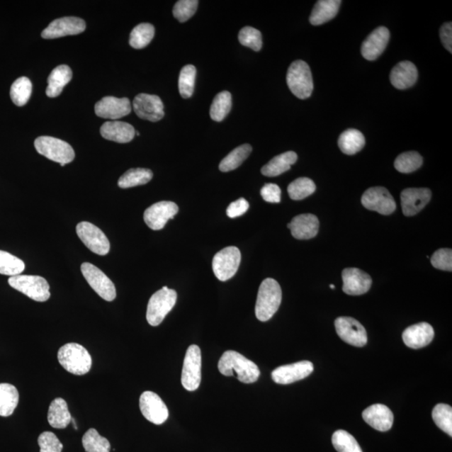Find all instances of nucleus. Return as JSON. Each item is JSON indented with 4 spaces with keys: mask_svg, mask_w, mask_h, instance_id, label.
Segmentation results:
<instances>
[{
    "mask_svg": "<svg viewBox=\"0 0 452 452\" xmlns=\"http://www.w3.org/2000/svg\"><path fill=\"white\" fill-rule=\"evenodd\" d=\"M219 371L225 376L237 375L244 384H252L259 379L261 372L256 364L242 354L228 350L221 356Z\"/></svg>",
    "mask_w": 452,
    "mask_h": 452,
    "instance_id": "f257e3e1",
    "label": "nucleus"
},
{
    "mask_svg": "<svg viewBox=\"0 0 452 452\" xmlns=\"http://www.w3.org/2000/svg\"><path fill=\"white\" fill-rule=\"evenodd\" d=\"M283 298L279 283L274 279L266 278L262 281L258 290L256 304V316L258 320L266 322L278 312Z\"/></svg>",
    "mask_w": 452,
    "mask_h": 452,
    "instance_id": "f03ea898",
    "label": "nucleus"
},
{
    "mask_svg": "<svg viewBox=\"0 0 452 452\" xmlns=\"http://www.w3.org/2000/svg\"><path fill=\"white\" fill-rule=\"evenodd\" d=\"M58 361L61 366L75 375H84L91 371V354L79 344L70 343L59 349Z\"/></svg>",
    "mask_w": 452,
    "mask_h": 452,
    "instance_id": "7ed1b4c3",
    "label": "nucleus"
},
{
    "mask_svg": "<svg viewBox=\"0 0 452 452\" xmlns=\"http://www.w3.org/2000/svg\"><path fill=\"white\" fill-rule=\"evenodd\" d=\"M35 147L40 154L59 163L62 167L75 159V152L72 147L68 142L58 138L48 136L37 137Z\"/></svg>",
    "mask_w": 452,
    "mask_h": 452,
    "instance_id": "20e7f679",
    "label": "nucleus"
},
{
    "mask_svg": "<svg viewBox=\"0 0 452 452\" xmlns=\"http://www.w3.org/2000/svg\"><path fill=\"white\" fill-rule=\"evenodd\" d=\"M177 302L176 290L164 287L149 299L147 308V320L151 326L161 324Z\"/></svg>",
    "mask_w": 452,
    "mask_h": 452,
    "instance_id": "39448f33",
    "label": "nucleus"
},
{
    "mask_svg": "<svg viewBox=\"0 0 452 452\" xmlns=\"http://www.w3.org/2000/svg\"><path fill=\"white\" fill-rule=\"evenodd\" d=\"M288 86L299 99L310 98L313 91L312 75L308 64L303 61L290 64L287 74Z\"/></svg>",
    "mask_w": 452,
    "mask_h": 452,
    "instance_id": "423d86ee",
    "label": "nucleus"
},
{
    "mask_svg": "<svg viewBox=\"0 0 452 452\" xmlns=\"http://www.w3.org/2000/svg\"><path fill=\"white\" fill-rule=\"evenodd\" d=\"M9 286L36 302H46L50 298V285L43 276L18 275L9 279Z\"/></svg>",
    "mask_w": 452,
    "mask_h": 452,
    "instance_id": "0eeeda50",
    "label": "nucleus"
},
{
    "mask_svg": "<svg viewBox=\"0 0 452 452\" xmlns=\"http://www.w3.org/2000/svg\"><path fill=\"white\" fill-rule=\"evenodd\" d=\"M241 261L242 254L237 247H226L214 256L212 269L216 278L221 281H226L237 273Z\"/></svg>",
    "mask_w": 452,
    "mask_h": 452,
    "instance_id": "6e6552de",
    "label": "nucleus"
},
{
    "mask_svg": "<svg viewBox=\"0 0 452 452\" xmlns=\"http://www.w3.org/2000/svg\"><path fill=\"white\" fill-rule=\"evenodd\" d=\"M82 275L84 276L91 288L95 290L99 296L108 302H112L117 296L116 288L111 279H109L98 267L85 262L81 266Z\"/></svg>",
    "mask_w": 452,
    "mask_h": 452,
    "instance_id": "1a4fd4ad",
    "label": "nucleus"
},
{
    "mask_svg": "<svg viewBox=\"0 0 452 452\" xmlns=\"http://www.w3.org/2000/svg\"><path fill=\"white\" fill-rule=\"evenodd\" d=\"M181 382L183 388L195 391L201 382V351L197 345H191L184 357Z\"/></svg>",
    "mask_w": 452,
    "mask_h": 452,
    "instance_id": "9d476101",
    "label": "nucleus"
},
{
    "mask_svg": "<svg viewBox=\"0 0 452 452\" xmlns=\"http://www.w3.org/2000/svg\"><path fill=\"white\" fill-rule=\"evenodd\" d=\"M77 233L85 246L99 256H105L110 251V242L106 235L98 226L86 221L77 225Z\"/></svg>",
    "mask_w": 452,
    "mask_h": 452,
    "instance_id": "9b49d317",
    "label": "nucleus"
},
{
    "mask_svg": "<svg viewBox=\"0 0 452 452\" xmlns=\"http://www.w3.org/2000/svg\"><path fill=\"white\" fill-rule=\"evenodd\" d=\"M337 334L345 343L363 347L368 342V336L363 326L354 318L340 317L334 322Z\"/></svg>",
    "mask_w": 452,
    "mask_h": 452,
    "instance_id": "f8f14e48",
    "label": "nucleus"
},
{
    "mask_svg": "<svg viewBox=\"0 0 452 452\" xmlns=\"http://www.w3.org/2000/svg\"><path fill=\"white\" fill-rule=\"evenodd\" d=\"M362 205L366 209L389 215L396 210L393 196L384 187H373L364 192L361 198Z\"/></svg>",
    "mask_w": 452,
    "mask_h": 452,
    "instance_id": "ddd939ff",
    "label": "nucleus"
},
{
    "mask_svg": "<svg viewBox=\"0 0 452 452\" xmlns=\"http://www.w3.org/2000/svg\"><path fill=\"white\" fill-rule=\"evenodd\" d=\"M140 407L142 416L155 425H162L169 418L167 407L154 392L145 391L141 395Z\"/></svg>",
    "mask_w": 452,
    "mask_h": 452,
    "instance_id": "4468645a",
    "label": "nucleus"
},
{
    "mask_svg": "<svg viewBox=\"0 0 452 452\" xmlns=\"http://www.w3.org/2000/svg\"><path fill=\"white\" fill-rule=\"evenodd\" d=\"M133 110L138 118L150 122H159L164 117V108L159 96L141 94L132 103Z\"/></svg>",
    "mask_w": 452,
    "mask_h": 452,
    "instance_id": "2eb2a0df",
    "label": "nucleus"
},
{
    "mask_svg": "<svg viewBox=\"0 0 452 452\" xmlns=\"http://www.w3.org/2000/svg\"><path fill=\"white\" fill-rule=\"evenodd\" d=\"M179 207L171 201H161L151 205L144 215L145 223L152 230H162L169 220L174 219Z\"/></svg>",
    "mask_w": 452,
    "mask_h": 452,
    "instance_id": "dca6fc26",
    "label": "nucleus"
},
{
    "mask_svg": "<svg viewBox=\"0 0 452 452\" xmlns=\"http://www.w3.org/2000/svg\"><path fill=\"white\" fill-rule=\"evenodd\" d=\"M86 30V23L77 17H63L50 23L43 31V38L57 39L67 35H75Z\"/></svg>",
    "mask_w": 452,
    "mask_h": 452,
    "instance_id": "f3484780",
    "label": "nucleus"
},
{
    "mask_svg": "<svg viewBox=\"0 0 452 452\" xmlns=\"http://www.w3.org/2000/svg\"><path fill=\"white\" fill-rule=\"evenodd\" d=\"M315 367L309 361H300L276 368L272 372V380L279 385H289L292 383L305 379L311 375Z\"/></svg>",
    "mask_w": 452,
    "mask_h": 452,
    "instance_id": "a211bd4d",
    "label": "nucleus"
},
{
    "mask_svg": "<svg viewBox=\"0 0 452 452\" xmlns=\"http://www.w3.org/2000/svg\"><path fill=\"white\" fill-rule=\"evenodd\" d=\"M131 111V103L127 98H118L115 96H105L95 105L96 116L106 119L122 118L130 113Z\"/></svg>",
    "mask_w": 452,
    "mask_h": 452,
    "instance_id": "6ab92c4d",
    "label": "nucleus"
},
{
    "mask_svg": "<svg viewBox=\"0 0 452 452\" xmlns=\"http://www.w3.org/2000/svg\"><path fill=\"white\" fill-rule=\"evenodd\" d=\"M343 290L351 296H359L370 290L372 285L371 276L358 269H346L342 272Z\"/></svg>",
    "mask_w": 452,
    "mask_h": 452,
    "instance_id": "aec40b11",
    "label": "nucleus"
},
{
    "mask_svg": "<svg viewBox=\"0 0 452 452\" xmlns=\"http://www.w3.org/2000/svg\"><path fill=\"white\" fill-rule=\"evenodd\" d=\"M401 205L405 216H413L421 212L431 199L429 188H407L401 192Z\"/></svg>",
    "mask_w": 452,
    "mask_h": 452,
    "instance_id": "412c9836",
    "label": "nucleus"
},
{
    "mask_svg": "<svg viewBox=\"0 0 452 452\" xmlns=\"http://www.w3.org/2000/svg\"><path fill=\"white\" fill-rule=\"evenodd\" d=\"M390 31L386 27L377 28L363 41L361 54L368 61H375L384 52L390 40Z\"/></svg>",
    "mask_w": 452,
    "mask_h": 452,
    "instance_id": "4be33fe9",
    "label": "nucleus"
},
{
    "mask_svg": "<svg viewBox=\"0 0 452 452\" xmlns=\"http://www.w3.org/2000/svg\"><path fill=\"white\" fill-rule=\"evenodd\" d=\"M434 336L435 332L431 324L427 322H419L407 327L404 331L402 338L407 347L417 349L430 344Z\"/></svg>",
    "mask_w": 452,
    "mask_h": 452,
    "instance_id": "5701e85b",
    "label": "nucleus"
},
{
    "mask_svg": "<svg viewBox=\"0 0 452 452\" xmlns=\"http://www.w3.org/2000/svg\"><path fill=\"white\" fill-rule=\"evenodd\" d=\"M364 422L380 431H388L394 423V414L385 405L376 404L363 410Z\"/></svg>",
    "mask_w": 452,
    "mask_h": 452,
    "instance_id": "b1692460",
    "label": "nucleus"
},
{
    "mask_svg": "<svg viewBox=\"0 0 452 452\" xmlns=\"http://www.w3.org/2000/svg\"><path fill=\"white\" fill-rule=\"evenodd\" d=\"M293 237L298 239L315 237L320 230V220L312 214H303L294 217L288 225Z\"/></svg>",
    "mask_w": 452,
    "mask_h": 452,
    "instance_id": "393cba45",
    "label": "nucleus"
},
{
    "mask_svg": "<svg viewBox=\"0 0 452 452\" xmlns=\"http://www.w3.org/2000/svg\"><path fill=\"white\" fill-rule=\"evenodd\" d=\"M418 71L410 62H401L392 69L390 81L395 89L405 90L412 87L417 81Z\"/></svg>",
    "mask_w": 452,
    "mask_h": 452,
    "instance_id": "a878e982",
    "label": "nucleus"
},
{
    "mask_svg": "<svg viewBox=\"0 0 452 452\" xmlns=\"http://www.w3.org/2000/svg\"><path fill=\"white\" fill-rule=\"evenodd\" d=\"M135 129L128 123L113 121L107 122L101 128V135L105 140L127 144L135 137Z\"/></svg>",
    "mask_w": 452,
    "mask_h": 452,
    "instance_id": "bb28decb",
    "label": "nucleus"
},
{
    "mask_svg": "<svg viewBox=\"0 0 452 452\" xmlns=\"http://www.w3.org/2000/svg\"><path fill=\"white\" fill-rule=\"evenodd\" d=\"M72 79V69L66 64L55 67L48 77V86L46 95L49 98H57L61 95L64 87Z\"/></svg>",
    "mask_w": 452,
    "mask_h": 452,
    "instance_id": "cd10ccee",
    "label": "nucleus"
},
{
    "mask_svg": "<svg viewBox=\"0 0 452 452\" xmlns=\"http://www.w3.org/2000/svg\"><path fill=\"white\" fill-rule=\"evenodd\" d=\"M340 0H320L313 7L310 23L312 26H321L333 20L339 11Z\"/></svg>",
    "mask_w": 452,
    "mask_h": 452,
    "instance_id": "c85d7f7f",
    "label": "nucleus"
},
{
    "mask_svg": "<svg viewBox=\"0 0 452 452\" xmlns=\"http://www.w3.org/2000/svg\"><path fill=\"white\" fill-rule=\"evenodd\" d=\"M298 155L295 152H286L284 154L274 157L269 163L261 169V173L266 177H276L288 171L290 166L297 162Z\"/></svg>",
    "mask_w": 452,
    "mask_h": 452,
    "instance_id": "c756f323",
    "label": "nucleus"
},
{
    "mask_svg": "<svg viewBox=\"0 0 452 452\" xmlns=\"http://www.w3.org/2000/svg\"><path fill=\"white\" fill-rule=\"evenodd\" d=\"M72 416L67 401L62 398L55 399L50 404L48 412V422L53 428L64 429L72 422Z\"/></svg>",
    "mask_w": 452,
    "mask_h": 452,
    "instance_id": "7c9ffc66",
    "label": "nucleus"
},
{
    "mask_svg": "<svg viewBox=\"0 0 452 452\" xmlns=\"http://www.w3.org/2000/svg\"><path fill=\"white\" fill-rule=\"evenodd\" d=\"M366 145V138L361 131L348 129L339 138V146L344 154L354 155L362 150Z\"/></svg>",
    "mask_w": 452,
    "mask_h": 452,
    "instance_id": "2f4dec72",
    "label": "nucleus"
},
{
    "mask_svg": "<svg viewBox=\"0 0 452 452\" xmlns=\"http://www.w3.org/2000/svg\"><path fill=\"white\" fill-rule=\"evenodd\" d=\"M18 404V392L11 384H0V417H8L15 412Z\"/></svg>",
    "mask_w": 452,
    "mask_h": 452,
    "instance_id": "473e14b6",
    "label": "nucleus"
},
{
    "mask_svg": "<svg viewBox=\"0 0 452 452\" xmlns=\"http://www.w3.org/2000/svg\"><path fill=\"white\" fill-rule=\"evenodd\" d=\"M153 179V172L147 169H131L122 175L118 181V186L128 188L138 186H144Z\"/></svg>",
    "mask_w": 452,
    "mask_h": 452,
    "instance_id": "72a5a7b5",
    "label": "nucleus"
},
{
    "mask_svg": "<svg viewBox=\"0 0 452 452\" xmlns=\"http://www.w3.org/2000/svg\"><path fill=\"white\" fill-rule=\"evenodd\" d=\"M252 147L250 145H243L235 149L221 161L219 169L221 172H230L237 169L251 154Z\"/></svg>",
    "mask_w": 452,
    "mask_h": 452,
    "instance_id": "f704fd0d",
    "label": "nucleus"
},
{
    "mask_svg": "<svg viewBox=\"0 0 452 452\" xmlns=\"http://www.w3.org/2000/svg\"><path fill=\"white\" fill-rule=\"evenodd\" d=\"M232 107V94L229 91L220 92L215 96L210 107V118L215 122H221L227 116Z\"/></svg>",
    "mask_w": 452,
    "mask_h": 452,
    "instance_id": "c9c22d12",
    "label": "nucleus"
},
{
    "mask_svg": "<svg viewBox=\"0 0 452 452\" xmlns=\"http://www.w3.org/2000/svg\"><path fill=\"white\" fill-rule=\"evenodd\" d=\"M154 33L155 30L153 26L149 23H142L132 30L129 44L132 48L137 50L145 48L154 39Z\"/></svg>",
    "mask_w": 452,
    "mask_h": 452,
    "instance_id": "e433bc0d",
    "label": "nucleus"
},
{
    "mask_svg": "<svg viewBox=\"0 0 452 452\" xmlns=\"http://www.w3.org/2000/svg\"><path fill=\"white\" fill-rule=\"evenodd\" d=\"M32 83L29 78L22 77L13 83L11 89V98L18 107L25 106L30 98Z\"/></svg>",
    "mask_w": 452,
    "mask_h": 452,
    "instance_id": "4c0bfd02",
    "label": "nucleus"
},
{
    "mask_svg": "<svg viewBox=\"0 0 452 452\" xmlns=\"http://www.w3.org/2000/svg\"><path fill=\"white\" fill-rule=\"evenodd\" d=\"M82 445L86 452H110L111 445L107 438L99 435L95 429H89L82 437Z\"/></svg>",
    "mask_w": 452,
    "mask_h": 452,
    "instance_id": "58836bf2",
    "label": "nucleus"
},
{
    "mask_svg": "<svg viewBox=\"0 0 452 452\" xmlns=\"http://www.w3.org/2000/svg\"><path fill=\"white\" fill-rule=\"evenodd\" d=\"M316 191L315 183L308 178H298L290 183L288 188V195L293 200H302L310 196Z\"/></svg>",
    "mask_w": 452,
    "mask_h": 452,
    "instance_id": "ea45409f",
    "label": "nucleus"
},
{
    "mask_svg": "<svg viewBox=\"0 0 452 452\" xmlns=\"http://www.w3.org/2000/svg\"><path fill=\"white\" fill-rule=\"evenodd\" d=\"M422 164V157L417 152H405L395 159V168L400 173L409 174L421 168Z\"/></svg>",
    "mask_w": 452,
    "mask_h": 452,
    "instance_id": "a19ab883",
    "label": "nucleus"
},
{
    "mask_svg": "<svg viewBox=\"0 0 452 452\" xmlns=\"http://www.w3.org/2000/svg\"><path fill=\"white\" fill-rule=\"evenodd\" d=\"M196 78V68L193 64L183 67L179 77V90L183 98H191Z\"/></svg>",
    "mask_w": 452,
    "mask_h": 452,
    "instance_id": "79ce46f5",
    "label": "nucleus"
},
{
    "mask_svg": "<svg viewBox=\"0 0 452 452\" xmlns=\"http://www.w3.org/2000/svg\"><path fill=\"white\" fill-rule=\"evenodd\" d=\"M25 269L24 261L11 253L0 251V274L16 276L21 275Z\"/></svg>",
    "mask_w": 452,
    "mask_h": 452,
    "instance_id": "37998d69",
    "label": "nucleus"
},
{
    "mask_svg": "<svg viewBox=\"0 0 452 452\" xmlns=\"http://www.w3.org/2000/svg\"><path fill=\"white\" fill-rule=\"evenodd\" d=\"M332 442L339 452H363L355 438L349 432L339 430L334 433Z\"/></svg>",
    "mask_w": 452,
    "mask_h": 452,
    "instance_id": "c03bdc74",
    "label": "nucleus"
},
{
    "mask_svg": "<svg viewBox=\"0 0 452 452\" xmlns=\"http://www.w3.org/2000/svg\"><path fill=\"white\" fill-rule=\"evenodd\" d=\"M433 421L436 425L452 436V409L448 405L439 404L435 407L432 412Z\"/></svg>",
    "mask_w": 452,
    "mask_h": 452,
    "instance_id": "a18cd8bd",
    "label": "nucleus"
},
{
    "mask_svg": "<svg viewBox=\"0 0 452 452\" xmlns=\"http://www.w3.org/2000/svg\"><path fill=\"white\" fill-rule=\"evenodd\" d=\"M239 43L255 52H259L262 47V36L259 30L250 26L244 27L239 31L238 37Z\"/></svg>",
    "mask_w": 452,
    "mask_h": 452,
    "instance_id": "49530a36",
    "label": "nucleus"
},
{
    "mask_svg": "<svg viewBox=\"0 0 452 452\" xmlns=\"http://www.w3.org/2000/svg\"><path fill=\"white\" fill-rule=\"evenodd\" d=\"M198 6L199 1L197 0H181L175 4L173 9L174 16L179 22H186L195 15Z\"/></svg>",
    "mask_w": 452,
    "mask_h": 452,
    "instance_id": "de8ad7c7",
    "label": "nucleus"
},
{
    "mask_svg": "<svg viewBox=\"0 0 452 452\" xmlns=\"http://www.w3.org/2000/svg\"><path fill=\"white\" fill-rule=\"evenodd\" d=\"M431 262L436 269L452 271V251L451 249H440L431 256Z\"/></svg>",
    "mask_w": 452,
    "mask_h": 452,
    "instance_id": "09e8293b",
    "label": "nucleus"
},
{
    "mask_svg": "<svg viewBox=\"0 0 452 452\" xmlns=\"http://www.w3.org/2000/svg\"><path fill=\"white\" fill-rule=\"evenodd\" d=\"M40 452H62L63 445L52 432L45 431L38 438Z\"/></svg>",
    "mask_w": 452,
    "mask_h": 452,
    "instance_id": "8fccbe9b",
    "label": "nucleus"
},
{
    "mask_svg": "<svg viewBox=\"0 0 452 452\" xmlns=\"http://www.w3.org/2000/svg\"><path fill=\"white\" fill-rule=\"evenodd\" d=\"M281 193L280 187L275 183H266L261 191L263 200L269 203H275V204L281 202Z\"/></svg>",
    "mask_w": 452,
    "mask_h": 452,
    "instance_id": "3c124183",
    "label": "nucleus"
},
{
    "mask_svg": "<svg viewBox=\"0 0 452 452\" xmlns=\"http://www.w3.org/2000/svg\"><path fill=\"white\" fill-rule=\"evenodd\" d=\"M249 209V203L244 198L237 200L230 204L226 210L228 217L234 219L242 216Z\"/></svg>",
    "mask_w": 452,
    "mask_h": 452,
    "instance_id": "603ef678",
    "label": "nucleus"
},
{
    "mask_svg": "<svg viewBox=\"0 0 452 452\" xmlns=\"http://www.w3.org/2000/svg\"><path fill=\"white\" fill-rule=\"evenodd\" d=\"M440 36L442 44L449 52H452V25L451 22L446 23L441 27Z\"/></svg>",
    "mask_w": 452,
    "mask_h": 452,
    "instance_id": "864d4df0",
    "label": "nucleus"
},
{
    "mask_svg": "<svg viewBox=\"0 0 452 452\" xmlns=\"http://www.w3.org/2000/svg\"><path fill=\"white\" fill-rule=\"evenodd\" d=\"M330 288H331V289H334V288H335L334 285L331 284V285H330Z\"/></svg>",
    "mask_w": 452,
    "mask_h": 452,
    "instance_id": "5fc2aeb1",
    "label": "nucleus"
}]
</instances>
